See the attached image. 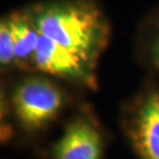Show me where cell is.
Returning <instances> with one entry per match:
<instances>
[{
    "label": "cell",
    "instance_id": "6da1fadb",
    "mask_svg": "<svg viewBox=\"0 0 159 159\" xmlns=\"http://www.w3.org/2000/svg\"><path fill=\"white\" fill-rule=\"evenodd\" d=\"M41 35L55 40L94 65L107 39V25L93 5L58 2L44 5L32 16Z\"/></svg>",
    "mask_w": 159,
    "mask_h": 159
},
{
    "label": "cell",
    "instance_id": "7a4b0ae2",
    "mask_svg": "<svg viewBox=\"0 0 159 159\" xmlns=\"http://www.w3.org/2000/svg\"><path fill=\"white\" fill-rule=\"evenodd\" d=\"M61 90L43 78H28L12 95V106L20 123L27 129H39L52 121L63 106Z\"/></svg>",
    "mask_w": 159,
    "mask_h": 159
},
{
    "label": "cell",
    "instance_id": "3957f363",
    "mask_svg": "<svg viewBox=\"0 0 159 159\" xmlns=\"http://www.w3.org/2000/svg\"><path fill=\"white\" fill-rule=\"evenodd\" d=\"M32 63L40 71L72 81L89 82L92 77L93 64L44 35H40Z\"/></svg>",
    "mask_w": 159,
    "mask_h": 159
},
{
    "label": "cell",
    "instance_id": "277c9868",
    "mask_svg": "<svg viewBox=\"0 0 159 159\" xmlns=\"http://www.w3.org/2000/svg\"><path fill=\"white\" fill-rule=\"evenodd\" d=\"M55 159H101L100 133L87 121L69 124L54 149Z\"/></svg>",
    "mask_w": 159,
    "mask_h": 159
},
{
    "label": "cell",
    "instance_id": "5b68a950",
    "mask_svg": "<svg viewBox=\"0 0 159 159\" xmlns=\"http://www.w3.org/2000/svg\"><path fill=\"white\" fill-rule=\"evenodd\" d=\"M133 141L144 159H159V94H150L139 107Z\"/></svg>",
    "mask_w": 159,
    "mask_h": 159
},
{
    "label": "cell",
    "instance_id": "8992f818",
    "mask_svg": "<svg viewBox=\"0 0 159 159\" xmlns=\"http://www.w3.org/2000/svg\"><path fill=\"white\" fill-rule=\"evenodd\" d=\"M8 20L15 43V63H32L41 35L33 17L19 14L8 17Z\"/></svg>",
    "mask_w": 159,
    "mask_h": 159
},
{
    "label": "cell",
    "instance_id": "52a82bcc",
    "mask_svg": "<svg viewBox=\"0 0 159 159\" xmlns=\"http://www.w3.org/2000/svg\"><path fill=\"white\" fill-rule=\"evenodd\" d=\"M15 63V43L8 18L0 23V64L2 67Z\"/></svg>",
    "mask_w": 159,
    "mask_h": 159
},
{
    "label": "cell",
    "instance_id": "ba28073f",
    "mask_svg": "<svg viewBox=\"0 0 159 159\" xmlns=\"http://www.w3.org/2000/svg\"><path fill=\"white\" fill-rule=\"evenodd\" d=\"M153 54H154L155 59H156L157 61L159 62V39H157L156 43H155V46H154V49H153Z\"/></svg>",
    "mask_w": 159,
    "mask_h": 159
}]
</instances>
